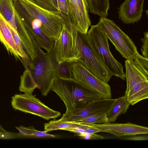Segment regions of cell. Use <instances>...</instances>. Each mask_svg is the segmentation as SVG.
<instances>
[{"mask_svg":"<svg viewBox=\"0 0 148 148\" xmlns=\"http://www.w3.org/2000/svg\"><path fill=\"white\" fill-rule=\"evenodd\" d=\"M89 10L92 13L101 17H106L109 9V0H86Z\"/></svg>","mask_w":148,"mask_h":148,"instance_id":"19","label":"cell"},{"mask_svg":"<svg viewBox=\"0 0 148 148\" xmlns=\"http://www.w3.org/2000/svg\"><path fill=\"white\" fill-rule=\"evenodd\" d=\"M58 77H71L68 62H63L58 64Z\"/></svg>","mask_w":148,"mask_h":148,"instance_id":"24","label":"cell"},{"mask_svg":"<svg viewBox=\"0 0 148 148\" xmlns=\"http://www.w3.org/2000/svg\"><path fill=\"white\" fill-rule=\"evenodd\" d=\"M68 1L69 19L79 32L86 34L91 21L86 0H68Z\"/></svg>","mask_w":148,"mask_h":148,"instance_id":"13","label":"cell"},{"mask_svg":"<svg viewBox=\"0 0 148 148\" xmlns=\"http://www.w3.org/2000/svg\"><path fill=\"white\" fill-rule=\"evenodd\" d=\"M81 124L72 122H68L59 120H54L50 121L44 125V131L49 132L58 130H64L66 129L78 127Z\"/></svg>","mask_w":148,"mask_h":148,"instance_id":"21","label":"cell"},{"mask_svg":"<svg viewBox=\"0 0 148 148\" xmlns=\"http://www.w3.org/2000/svg\"><path fill=\"white\" fill-rule=\"evenodd\" d=\"M33 95L25 92L12 97V106L14 109L29 113L48 120L60 116L61 113L50 108Z\"/></svg>","mask_w":148,"mask_h":148,"instance_id":"8","label":"cell"},{"mask_svg":"<svg viewBox=\"0 0 148 148\" xmlns=\"http://www.w3.org/2000/svg\"><path fill=\"white\" fill-rule=\"evenodd\" d=\"M17 136L16 134L7 131L4 129L0 124V139H13Z\"/></svg>","mask_w":148,"mask_h":148,"instance_id":"27","label":"cell"},{"mask_svg":"<svg viewBox=\"0 0 148 148\" xmlns=\"http://www.w3.org/2000/svg\"><path fill=\"white\" fill-rule=\"evenodd\" d=\"M144 0H125L118 8L119 18L125 24L140 21L142 16Z\"/></svg>","mask_w":148,"mask_h":148,"instance_id":"16","label":"cell"},{"mask_svg":"<svg viewBox=\"0 0 148 148\" xmlns=\"http://www.w3.org/2000/svg\"><path fill=\"white\" fill-rule=\"evenodd\" d=\"M130 105L125 95L117 99L106 114L109 122H114L119 115L125 113Z\"/></svg>","mask_w":148,"mask_h":148,"instance_id":"18","label":"cell"},{"mask_svg":"<svg viewBox=\"0 0 148 148\" xmlns=\"http://www.w3.org/2000/svg\"><path fill=\"white\" fill-rule=\"evenodd\" d=\"M28 14L40 22L41 29L48 37L56 40L59 36L62 27L60 13L43 9L29 0H19Z\"/></svg>","mask_w":148,"mask_h":148,"instance_id":"7","label":"cell"},{"mask_svg":"<svg viewBox=\"0 0 148 148\" xmlns=\"http://www.w3.org/2000/svg\"><path fill=\"white\" fill-rule=\"evenodd\" d=\"M144 37L141 39L142 45L141 49L142 56L148 59V33L147 32H144Z\"/></svg>","mask_w":148,"mask_h":148,"instance_id":"25","label":"cell"},{"mask_svg":"<svg viewBox=\"0 0 148 148\" xmlns=\"http://www.w3.org/2000/svg\"><path fill=\"white\" fill-rule=\"evenodd\" d=\"M16 128L19 131L22 136L26 137L35 138H53L56 136L49 134L44 131L36 130L33 126L26 127L21 125Z\"/></svg>","mask_w":148,"mask_h":148,"instance_id":"20","label":"cell"},{"mask_svg":"<svg viewBox=\"0 0 148 148\" xmlns=\"http://www.w3.org/2000/svg\"><path fill=\"white\" fill-rule=\"evenodd\" d=\"M16 12L27 24L41 48L45 49L47 52L52 50L55 40L47 36L41 29L40 22L31 16L20 3L19 0H13Z\"/></svg>","mask_w":148,"mask_h":148,"instance_id":"12","label":"cell"},{"mask_svg":"<svg viewBox=\"0 0 148 148\" xmlns=\"http://www.w3.org/2000/svg\"><path fill=\"white\" fill-rule=\"evenodd\" d=\"M58 64L53 48L50 52L45 53L42 56H37L25 68L21 76L19 91L32 93L38 88L41 91L42 95H47L51 90L55 78L58 76Z\"/></svg>","mask_w":148,"mask_h":148,"instance_id":"1","label":"cell"},{"mask_svg":"<svg viewBox=\"0 0 148 148\" xmlns=\"http://www.w3.org/2000/svg\"><path fill=\"white\" fill-rule=\"evenodd\" d=\"M63 27L56 40L53 47L58 64L63 62L78 61L80 58L78 31L68 16L61 13Z\"/></svg>","mask_w":148,"mask_h":148,"instance_id":"4","label":"cell"},{"mask_svg":"<svg viewBox=\"0 0 148 148\" xmlns=\"http://www.w3.org/2000/svg\"><path fill=\"white\" fill-rule=\"evenodd\" d=\"M88 125L100 130L102 132H108L118 137L148 134L147 127L129 122L125 123L109 122Z\"/></svg>","mask_w":148,"mask_h":148,"instance_id":"15","label":"cell"},{"mask_svg":"<svg viewBox=\"0 0 148 148\" xmlns=\"http://www.w3.org/2000/svg\"><path fill=\"white\" fill-rule=\"evenodd\" d=\"M64 130L74 132L77 133L78 134H83L85 132L84 130L79 127L67 128Z\"/></svg>","mask_w":148,"mask_h":148,"instance_id":"29","label":"cell"},{"mask_svg":"<svg viewBox=\"0 0 148 148\" xmlns=\"http://www.w3.org/2000/svg\"><path fill=\"white\" fill-rule=\"evenodd\" d=\"M72 122L89 125L105 123H109V122L106 114H99L92 115Z\"/></svg>","mask_w":148,"mask_h":148,"instance_id":"22","label":"cell"},{"mask_svg":"<svg viewBox=\"0 0 148 148\" xmlns=\"http://www.w3.org/2000/svg\"><path fill=\"white\" fill-rule=\"evenodd\" d=\"M127 139L134 140H147L148 138H146L145 136H135V137H131L127 138Z\"/></svg>","mask_w":148,"mask_h":148,"instance_id":"30","label":"cell"},{"mask_svg":"<svg viewBox=\"0 0 148 148\" xmlns=\"http://www.w3.org/2000/svg\"><path fill=\"white\" fill-rule=\"evenodd\" d=\"M45 10L54 12L60 13L58 0H29Z\"/></svg>","mask_w":148,"mask_h":148,"instance_id":"23","label":"cell"},{"mask_svg":"<svg viewBox=\"0 0 148 148\" xmlns=\"http://www.w3.org/2000/svg\"><path fill=\"white\" fill-rule=\"evenodd\" d=\"M68 62L71 77L99 93L103 98H111V87L107 83L92 74L79 61Z\"/></svg>","mask_w":148,"mask_h":148,"instance_id":"10","label":"cell"},{"mask_svg":"<svg viewBox=\"0 0 148 148\" xmlns=\"http://www.w3.org/2000/svg\"><path fill=\"white\" fill-rule=\"evenodd\" d=\"M58 4L60 13L68 16L69 12L68 0H58Z\"/></svg>","mask_w":148,"mask_h":148,"instance_id":"26","label":"cell"},{"mask_svg":"<svg viewBox=\"0 0 148 148\" xmlns=\"http://www.w3.org/2000/svg\"><path fill=\"white\" fill-rule=\"evenodd\" d=\"M126 88L125 95L134 105L148 98V59L139 54L125 62Z\"/></svg>","mask_w":148,"mask_h":148,"instance_id":"3","label":"cell"},{"mask_svg":"<svg viewBox=\"0 0 148 148\" xmlns=\"http://www.w3.org/2000/svg\"><path fill=\"white\" fill-rule=\"evenodd\" d=\"M77 135L83 138L86 140L101 139L104 138V137L103 136L95 134V133H85L78 134Z\"/></svg>","mask_w":148,"mask_h":148,"instance_id":"28","label":"cell"},{"mask_svg":"<svg viewBox=\"0 0 148 148\" xmlns=\"http://www.w3.org/2000/svg\"><path fill=\"white\" fill-rule=\"evenodd\" d=\"M16 10L13 0H0V15L17 33L15 21Z\"/></svg>","mask_w":148,"mask_h":148,"instance_id":"17","label":"cell"},{"mask_svg":"<svg viewBox=\"0 0 148 148\" xmlns=\"http://www.w3.org/2000/svg\"><path fill=\"white\" fill-rule=\"evenodd\" d=\"M14 30L0 15V41L9 54L20 60L23 65L31 60L26 54L23 53L17 45L13 34Z\"/></svg>","mask_w":148,"mask_h":148,"instance_id":"14","label":"cell"},{"mask_svg":"<svg viewBox=\"0 0 148 148\" xmlns=\"http://www.w3.org/2000/svg\"><path fill=\"white\" fill-rule=\"evenodd\" d=\"M87 34L95 54L112 76L125 79L123 67L114 57L110 51L108 39L97 24L91 25Z\"/></svg>","mask_w":148,"mask_h":148,"instance_id":"5","label":"cell"},{"mask_svg":"<svg viewBox=\"0 0 148 148\" xmlns=\"http://www.w3.org/2000/svg\"><path fill=\"white\" fill-rule=\"evenodd\" d=\"M78 39L80 58L78 61L97 77L108 83L112 76L95 54L87 33L78 31Z\"/></svg>","mask_w":148,"mask_h":148,"instance_id":"9","label":"cell"},{"mask_svg":"<svg viewBox=\"0 0 148 148\" xmlns=\"http://www.w3.org/2000/svg\"><path fill=\"white\" fill-rule=\"evenodd\" d=\"M51 90L57 94L64 102L66 108L65 112L103 98L99 93L72 77L57 76L53 82Z\"/></svg>","mask_w":148,"mask_h":148,"instance_id":"2","label":"cell"},{"mask_svg":"<svg viewBox=\"0 0 148 148\" xmlns=\"http://www.w3.org/2000/svg\"><path fill=\"white\" fill-rule=\"evenodd\" d=\"M97 25L126 60L134 59L139 54L132 39L113 21L106 17H101Z\"/></svg>","mask_w":148,"mask_h":148,"instance_id":"6","label":"cell"},{"mask_svg":"<svg viewBox=\"0 0 148 148\" xmlns=\"http://www.w3.org/2000/svg\"><path fill=\"white\" fill-rule=\"evenodd\" d=\"M116 99L103 98L93 101L83 107L65 112L60 119L73 122L94 114H106Z\"/></svg>","mask_w":148,"mask_h":148,"instance_id":"11","label":"cell"}]
</instances>
